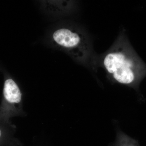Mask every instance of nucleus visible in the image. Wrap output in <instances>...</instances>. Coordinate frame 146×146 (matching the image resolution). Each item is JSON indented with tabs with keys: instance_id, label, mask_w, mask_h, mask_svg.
Listing matches in <instances>:
<instances>
[{
	"instance_id": "nucleus-4",
	"label": "nucleus",
	"mask_w": 146,
	"mask_h": 146,
	"mask_svg": "<svg viewBox=\"0 0 146 146\" xmlns=\"http://www.w3.org/2000/svg\"><path fill=\"white\" fill-rule=\"evenodd\" d=\"M16 131V126L12 123L8 124L0 123V141L3 138L13 136Z\"/></svg>"
},
{
	"instance_id": "nucleus-5",
	"label": "nucleus",
	"mask_w": 146,
	"mask_h": 146,
	"mask_svg": "<svg viewBox=\"0 0 146 146\" xmlns=\"http://www.w3.org/2000/svg\"></svg>"
},
{
	"instance_id": "nucleus-3",
	"label": "nucleus",
	"mask_w": 146,
	"mask_h": 146,
	"mask_svg": "<svg viewBox=\"0 0 146 146\" xmlns=\"http://www.w3.org/2000/svg\"><path fill=\"white\" fill-rule=\"evenodd\" d=\"M26 116L23 110V95L17 83L10 77L5 80L0 105V123L10 124L11 118Z\"/></svg>"
},
{
	"instance_id": "nucleus-2",
	"label": "nucleus",
	"mask_w": 146,
	"mask_h": 146,
	"mask_svg": "<svg viewBox=\"0 0 146 146\" xmlns=\"http://www.w3.org/2000/svg\"><path fill=\"white\" fill-rule=\"evenodd\" d=\"M51 38L56 46L75 60L86 63L91 58L90 41L86 35L78 29L61 27L53 32Z\"/></svg>"
},
{
	"instance_id": "nucleus-1",
	"label": "nucleus",
	"mask_w": 146,
	"mask_h": 146,
	"mask_svg": "<svg viewBox=\"0 0 146 146\" xmlns=\"http://www.w3.org/2000/svg\"><path fill=\"white\" fill-rule=\"evenodd\" d=\"M102 66L115 82L136 87L146 76V65L121 35L101 58Z\"/></svg>"
}]
</instances>
